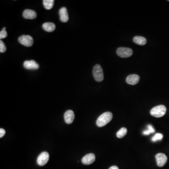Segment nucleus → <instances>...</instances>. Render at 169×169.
Listing matches in <instances>:
<instances>
[{
	"instance_id": "obj_1",
	"label": "nucleus",
	"mask_w": 169,
	"mask_h": 169,
	"mask_svg": "<svg viewBox=\"0 0 169 169\" xmlns=\"http://www.w3.org/2000/svg\"><path fill=\"white\" fill-rule=\"evenodd\" d=\"M113 118L112 113L107 111L99 116L97 120L96 124L99 127H103L110 122Z\"/></svg>"
},
{
	"instance_id": "obj_2",
	"label": "nucleus",
	"mask_w": 169,
	"mask_h": 169,
	"mask_svg": "<svg viewBox=\"0 0 169 169\" xmlns=\"http://www.w3.org/2000/svg\"><path fill=\"white\" fill-rule=\"evenodd\" d=\"M166 112V108L163 105L157 106L154 107L151 110L150 114L151 116L156 118H161L164 116Z\"/></svg>"
},
{
	"instance_id": "obj_3",
	"label": "nucleus",
	"mask_w": 169,
	"mask_h": 169,
	"mask_svg": "<svg viewBox=\"0 0 169 169\" xmlns=\"http://www.w3.org/2000/svg\"><path fill=\"white\" fill-rule=\"evenodd\" d=\"M92 74L94 79L97 82H102L104 79L103 70L100 65H96L94 66Z\"/></svg>"
},
{
	"instance_id": "obj_4",
	"label": "nucleus",
	"mask_w": 169,
	"mask_h": 169,
	"mask_svg": "<svg viewBox=\"0 0 169 169\" xmlns=\"http://www.w3.org/2000/svg\"><path fill=\"white\" fill-rule=\"evenodd\" d=\"M116 54L122 58H127L132 56L133 51L130 48L120 47L116 50Z\"/></svg>"
},
{
	"instance_id": "obj_5",
	"label": "nucleus",
	"mask_w": 169,
	"mask_h": 169,
	"mask_svg": "<svg viewBox=\"0 0 169 169\" xmlns=\"http://www.w3.org/2000/svg\"><path fill=\"white\" fill-rule=\"evenodd\" d=\"M19 41L21 44L27 47H30L33 45V40L31 36L23 35L19 37Z\"/></svg>"
},
{
	"instance_id": "obj_6",
	"label": "nucleus",
	"mask_w": 169,
	"mask_h": 169,
	"mask_svg": "<svg viewBox=\"0 0 169 169\" xmlns=\"http://www.w3.org/2000/svg\"><path fill=\"white\" fill-rule=\"evenodd\" d=\"M49 159V155L48 152H42L38 157L37 163L40 166H44L48 162Z\"/></svg>"
},
{
	"instance_id": "obj_7",
	"label": "nucleus",
	"mask_w": 169,
	"mask_h": 169,
	"mask_svg": "<svg viewBox=\"0 0 169 169\" xmlns=\"http://www.w3.org/2000/svg\"><path fill=\"white\" fill-rule=\"evenodd\" d=\"M157 164L159 167H162L165 165L167 161V157L164 153L157 154L156 156Z\"/></svg>"
},
{
	"instance_id": "obj_8",
	"label": "nucleus",
	"mask_w": 169,
	"mask_h": 169,
	"mask_svg": "<svg viewBox=\"0 0 169 169\" xmlns=\"http://www.w3.org/2000/svg\"><path fill=\"white\" fill-rule=\"evenodd\" d=\"M95 156L94 154H88L82 159V164L84 165H90L95 161Z\"/></svg>"
},
{
	"instance_id": "obj_9",
	"label": "nucleus",
	"mask_w": 169,
	"mask_h": 169,
	"mask_svg": "<svg viewBox=\"0 0 169 169\" xmlns=\"http://www.w3.org/2000/svg\"><path fill=\"white\" fill-rule=\"evenodd\" d=\"M64 118L66 123L67 124H71L75 118L74 112L71 110H68L65 112Z\"/></svg>"
},
{
	"instance_id": "obj_10",
	"label": "nucleus",
	"mask_w": 169,
	"mask_h": 169,
	"mask_svg": "<svg viewBox=\"0 0 169 169\" xmlns=\"http://www.w3.org/2000/svg\"><path fill=\"white\" fill-rule=\"evenodd\" d=\"M60 19L62 22H67L69 20V15L66 7H62L59 10Z\"/></svg>"
},
{
	"instance_id": "obj_11",
	"label": "nucleus",
	"mask_w": 169,
	"mask_h": 169,
	"mask_svg": "<svg viewBox=\"0 0 169 169\" xmlns=\"http://www.w3.org/2000/svg\"><path fill=\"white\" fill-rule=\"evenodd\" d=\"M140 78L137 74H131L128 76L126 79V81L128 84L135 85L138 83Z\"/></svg>"
},
{
	"instance_id": "obj_12",
	"label": "nucleus",
	"mask_w": 169,
	"mask_h": 169,
	"mask_svg": "<svg viewBox=\"0 0 169 169\" xmlns=\"http://www.w3.org/2000/svg\"><path fill=\"white\" fill-rule=\"evenodd\" d=\"M24 67L27 70H37L39 68V65L34 60L25 61L24 63Z\"/></svg>"
},
{
	"instance_id": "obj_13",
	"label": "nucleus",
	"mask_w": 169,
	"mask_h": 169,
	"mask_svg": "<svg viewBox=\"0 0 169 169\" xmlns=\"http://www.w3.org/2000/svg\"><path fill=\"white\" fill-rule=\"evenodd\" d=\"M23 16L25 19H33L37 17V13L35 11L27 9L24 11Z\"/></svg>"
},
{
	"instance_id": "obj_14",
	"label": "nucleus",
	"mask_w": 169,
	"mask_h": 169,
	"mask_svg": "<svg viewBox=\"0 0 169 169\" xmlns=\"http://www.w3.org/2000/svg\"><path fill=\"white\" fill-rule=\"evenodd\" d=\"M43 29L47 32H52L56 29V25L51 22H47L42 25Z\"/></svg>"
},
{
	"instance_id": "obj_15",
	"label": "nucleus",
	"mask_w": 169,
	"mask_h": 169,
	"mask_svg": "<svg viewBox=\"0 0 169 169\" xmlns=\"http://www.w3.org/2000/svg\"><path fill=\"white\" fill-rule=\"evenodd\" d=\"M133 41L135 43L140 46L145 45L147 43V40L145 38L142 36H137L134 37L133 39Z\"/></svg>"
},
{
	"instance_id": "obj_16",
	"label": "nucleus",
	"mask_w": 169,
	"mask_h": 169,
	"mask_svg": "<svg viewBox=\"0 0 169 169\" xmlns=\"http://www.w3.org/2000/svg\"><path fill=\"white\" fill-rule=\"evenodd\" d=\"M55 1L54 0H44L43 1L44 6L48 10L51 9L53 8Z\"/></svg>"
},
{
	"instance_id": "obj_17",
	"label": "nucleus",
	"mask_w": 169,
	"mask_h": 169,
	"mask_svg": "<svg viewBox=\"0 0 169 169\" xmlns=\"http://www.w3.org/2000/svg\"><path fill=\"white\" fill-rule=\"evenodd\" d=\"M127 132V130L125 127L121 128L116 133V136L118 138H122L126 136Z\"/></svg>"
},
{
	"instance_id": "obj_18",
	"label": "nucleus",
	"mask_w": 169,
	"mask_h": 169,
	"mask_svg": "<svg viewBox=\"0 0 169 169\" xmlns=\"http://www.w3.org/2000/svg\"><path fill=\"white\" fill-rule=\"evenodd\" d=\"M6 27H3V30L0 32V39H3L7 37L8 34H7V32L6 31Z\"/></svg>"
},
{
	"instance_id": "obj_19",
	"label": "nucleus",
	"mask_w": 169,
	"mask_h": 169,
	"mask_svg": "<svg viewBox=\"0 0 169 169\" xmlns=\"http://www.w3.org/2000/svg\"><path fill=\"white\" fill-rule=\"evenodd\" d=\"M162 138H163V135L162 134L157 133L156 134L155 136L153 137L152 140L153 141H156L157 140H161L162 139Z\"/></svg>"
},
{
	"instance_id": "obj_20",
	"label": "nucleus",
	"mask_w": 169,
	"mask_h": 169,
	"mask_svg": "<svg viewBox=\"0 0 169 169\" xmlns=\"http://www.w3.org/2000/svg\"><path fill=\"white\" fill-rule=\"evenodd\" d=\"M6 47L4 43L1 40L0 41V52L1 53H4L6 51Z\"/></svg>"
},
{
	"instance_id": "obj_21",
	"label": "nucleus",
	"mask_w": 169,
	"mask_h": 169,
	"mask_svg": "<svg viewBox=\"0 0 169 169\" xmlns=\"http://www.w3.org/2000/svg\"><path fill=\"white\" fill-rule=\"evenodd\" d=\"M6 132L5 130L2 128L0 129V138L3 137V136H4Z\"/></svg>"
},
{
	"instance_id": "obj_22",
	"label": "nucleus",
	"mask_w": 169,
	"mask_h": 169,
	"mask_svg": "<svg viewBox=\"0 0 169 169\" xmlns=\"http://www.w3.org/2000/svg\"><path fill=\"white\" fill-rule=\"evenodd\" d=\"M148 131L150 132V133H153L155 132V130L154 129V128H153V127L150 125H148Z\"/></svg>"
},
{
	"instance_id": "obj_23",
	"label": "nucleus",
	"mask_w": 169,
	"mask_h": 169,
	"mask_svg": "<svg viewBox=\"0 0 169 169\" xmlns=\"http://www.w3.org/2000/svg\"><path fill=\"white\" fill-rule=\"evenodd\" d=\"M108 169H119V168L116 166H113L110 167Z\"/></svg>"
},
{
	"instance_id": "obj_24",
	"label": "nucleus",
	"mask_w": 169,
	"mask_h": 169,
	"mask_svg": "<svg viewBox=\"0 0 169 169\" xmlns=\"http://www.w3.org/2000/svg\"></svg>"
}]
</instances>
